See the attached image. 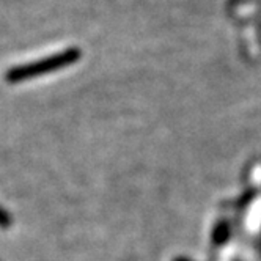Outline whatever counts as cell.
<instances>
[{
  "label": "cell",
  "mask_w": 261,
  "mask_h": 261,
  "mask_svg": "<svg viewBox=\"0 0 261 261\" xmlns=\"http://www.w3.org/2000/svg\"><path fill=\"white\" fill-rule=\"evenodd\" d=\"M228 234H230V227L227 222H220L219 225L216 227L214 230V234H213V239L216 244H222L223 241L228 239Z\"/></svg>",
  "instance_id": "7a4b0ae2"
},
{
  "label": "cell",
  "mask_w": 261,
  "mask_h": 261,
  "mask_svg": "<svg viewBox=\"0 0 261 261\" xmlns=\"http://www.w3.org/2000/svg\"><path fill=\"white\" fill-rule=\"evenodd\" d=\"M11 223H13L11 216L5 210L0 208V227H2V228H8V227H11Z\"/></svg>",
  "instance_id": "3957f363"
},
{
  "label": "cell",
  "mask_w": 261,
  "mask_h": 261,
  "mask_svg": "<svg viewBox=\"0 0 261 261\" xmlns=\"http://www.w3.org/2000/svg\"><path fill=\"white\" fill-rule=\"evenodd\" d=\"M81 55H82L81 49L71 47L63 52L50 55V57H46L43 60L32 62L27 65H21V66H14L7 72V81L11 84H17V82L32 79V77H40V76H44V74L55 72L65 66L77 63L81 60Z\"/></svg>",
  "instance_id": "6da1fadb"
},
{
  "label": "cell",
  "mask_w": 261,
  "mask_h": 261,
  "mask_svg": "<svg viewBox=\"0 0 261 261\" xmlns=\"http://www.w3.org/2000/svg\"><path fill=\"white\" fill-rule=\"evenodd\" d=\"M175 261H191V259H188V258H178V259H175Z\"/></svg>",
  "instance_id": "277c9868"
}]
</instances>
